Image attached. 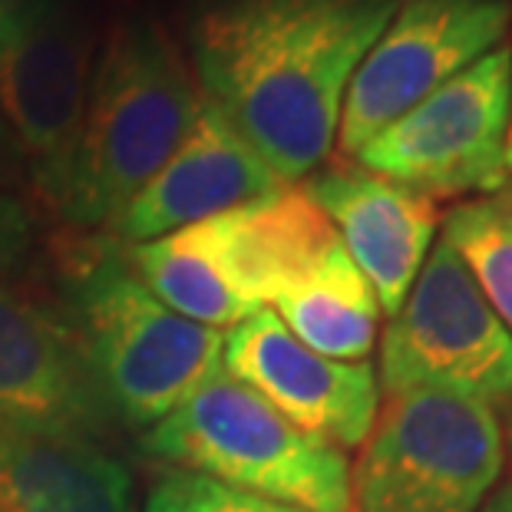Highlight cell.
Returning <instances> with one entry per match:
<instances>
[{"label": "cell", "mask_w": 512, "mask_h": 512, "mask_svg": "<svg viewBox=\"0 0 512 512\" xmlns=\"http://www.w3.org/2000/svg\"><path fill=\"white\" fill-rule=\"evenodd\" d=\"M0 512H133V476L100 443L0 427Z\"/></svg>", "instance_id": "14"}, {"label": "cell", "mask_w": 512, "mask_h": 512, "mask_svg": "<svg viewBox=\"0 0 512 512\" xmlns=\"http://www.w3.org/2000/svg\"><path fill=\"white\" fill-rule=\"evenodd\" d=\"M34 252V219L27 205L0 189V281L14 278Z\"/></svg>", "instance_id": "19"}, {"label": "cell", "mask_w": 512, "mask_h": 512, "mask_svg": "<svg viewBox=\"0 0 512 512\" xmlns=\"http://www.w3.org/2000/svg\"><path fill=\"white\" fill-rule=\"evenodd\" d=\"M499 199L512 205V110H509V126H506V146H503V189Z\"/></svg>", "instance_id": "23"}, {"label": "cell", "mask_w": 512, "mask_h": 512, "mask_svg": "<svg viewBox=\"0 0 512 512\" xmlns=\"http://www.w3.org/2000/svg\"><path fill=\"white\" fill-rule=\"evenodd\" d=\"M169 483L189 512H301V509L271 503V499L238 493V489H228L222 483H215V479H205L195 473H169Z\"/></svg>", "instance_id": "18"}, {"label": "cell", "mask_w": 512, "mask_h": 512, "mask_svg": "<svg viewBox=\"0 0 512 512\" xmlns=\"http://www.w3.org/2000/svg\"><path fill=\"white\" fill-rule=\"evenodd\" d=\"M304 192L328 215L347 255L374 288L380 311L394 318L443 222L437 199L367 172L357 162H334L311 172Z\"/></svg>", "instance_id": "12"}, {"label": "cell", "mask_w": 512, "mask_h": 512, "mask_svg": "<svg viewBox=\"0 0 512 512\" xmlns=\"http://www.w3.org/2000/svg\"><path fill=\"white\" fill-rule=\"evenodd\" d=\"M30 0H0V47L10 40V34L17 30L20 17L27 14Z\"/></svg>", "instance_id": "22"}, {"label": "cell", "mask_w": 512, "mask_h": 512, "mask_svg": "<svg viewBox=\"0 0 512 512\" xmlns=\"http://www.w3.org/2000/svg\"><path fill=\"white\" fill-rule=\"evenodd\" d=\"M440 238L463 258L476 288L512 334V205L499 195L453 205L443 215Z\"/></svg>", "instance_id": "17"}, {"label": "cell", "mask_w": 512, "mask_h": 512, "mask_svg": "<svg viewBox=\"0 0 512 512\" xmlns=\"http://www.w3.org/2000/svg\"><path fill=\"white\" fill-rule=\"evenodd\" d=\"M0 427L100 443L116 417L70 314L0 281Z\"/></svg>", "instance_id": "10"}, {"label": "cell", "mask_w": 512, "mask_h": 512, "mask_svg": "<svg viewBox=\"0 0 512 512\" xmlns=\"http://www.w3.org/2000/svg\"><path fill=\"white\" fill-rule=\"evenodd\" d=\"M222 370L255 390L301 433L337 450L364 446L380 407L377 370L367 361H331L304 347L275 311L261 308L228 328Z\"/></svg>", "instance_id": "11"}, {"label": "cell", "mask_w": 512, "mask_h": 512, "mask_svg": "<svg viewBox=\"0 0 512 512\" xmlns=\"http://www.w3.org/2000/svg\"><path fill=\"white\" fill-rule=\"evenodd\" d=\"M400 0H215L189 50L199 93L291 185L324 166L357 67Z\"/></svg>", "instance_id": "1"}, {"label": "cell", "mask_w": 512, "mask_h": 512, "mask_svg": "<svg viewBox=\"0 0 512 512\" xmlns=\"http://www.w3.org/2000/svg\"><path fill=\"white\" fill-rule=\"evenodd\" d=\"M143 512H189V509L182 506V499H179L176 489H172L169 476H162L159 483L149 489Z\"/></svg>", "instance_id": "21"}, {"label": "cell", "mask_w": 512, "mask_h": 512, "mask_svg": "<svg viewBox=\"0 0 512 512\" xmlns=\"http://www.w3.org/2000/svg\"><path fill=\"white\" fill-rule=\"evenodd\" d=\"M126 261L166 308L202 328H235L255 314L228 275L209 219L143 245H126Z\"/></svg>", "instance_id": "16"}, {"label": "cell", "mask_w": 512, "mask_h": 512, "mask_svg": "<svg viewBox=\"0 0 512 512\" xmlns=\"http://www.w3.org/2000/svg\"><path fill=\"white\" fill-rule=\"evenodd\" d=\"M90 34L53 0H30L0 47V113L40 202L60 215L90 96Z\"/></svg>", "instance_id": "9"}, {"label": "cell", "mask_w": 512, "mask_h": 512, "mask_svg": "<svg viewBox=\"0 0 512 512\" xmlns=\"http://www.w3.org/2000/svg\"><path fill=\"white\" fill-rule=\"evenodd\" d=\"M476 512H512V483H499Z\"/></svg>", "instance_id": "24"}, {"label": "cell", "mask_w": 512, "mask_h": 512, "mask_svg": "<svg viewBox=\"0 0 512 512\" xmlns=\"http://www.w3.org/2000/svg\"><path fill=\"white\" fill-rule=\"evenodd\" d=\"M377 384L387 397L450 390L493 410L512 403V334L443 238L387 324Z\"/></svg>", "instance_id": "6"}, {"label": "cell", "mask_w": 512, "mask_h": 512, "mask_svg": "<svg viewBox=\"0 0 512 512\" xmlns=\"http://www.w3.org/2000/svg\"><path fill=\"white\" fill-rule=\"evenodd\" d=\"M275 314L304 347L331 361H367L380 328L370 281L337 242L275 298Z\"/></svg>", "instance_id": "15"}, {"label": "cell", "mask_w": 512, "mask_h": 512, "mask_svg": "<svg viewBox=\"0 0 512 512\" xmlns=\"http://www.w3.org/2000/svg\"><path fill=\"white\" fill-rule=\"evenodd\" d=\"M63 311L123 427H156L222 374L225 334L166 308L116 245L70 265Z\"/></svg>", "instance_id": "3"}, {"label": "cell", "mask_w": 512, "mask_h": 512, "mask_svg": "<svg viewBox=\"0 0 512 512\" xmlns=\"http://www.w3.org/2000/svg\"><path fill=\"white\" fill-rule=\"evenodd\" d=\"M143 450L182 473L301 512H351V466L225 370L143 433Z\"/></svg>", "instance_id": "4"}, {"label": "cell", "mask_w": 512, "mask_h": 512, "mask_svg": "<svg viewBox=\"0 0 512 512\" xmlns=\"http://www.w3.org/2000/svg\"><path fill=\"white\" fill-rule=\"evenodd\" d=\"M512 110V40L394 119L354 162L430 199L499 195Z\"/></svg>", "instance_id": "7"}, {"label": "cell", "mask_w": 512, "mask_h": 512, "mask_svg": "<svg viewBox=\"0 0 512 512\" xmlns=\"http://www.w3.org/2000/svg\"><path fill=\"white\" fill-rule=\"evenodd\" d=\"M27 185V166L20 156V146L10 133L4 113H0V189H24Z\"/></svg>", "instance_id": "20"}, {"label": "cell", "mask_w": 512, "mask_h": 512, "mask_svg": "<svg viewBox=\"0 0 512 512\" xmlns=\"http://www.w3.org/2000/svg\"><path fill=\"white\" fill-rule=\"evenodd\" d=\"M506 466L503 423L450 390H403L377 407L351 479L357 512H476Z\"/></svg>", "instance_id": "5"}, {"label": "cell", "mask_w": 512, "mask_h": 512, "mask_svg": "<svg viewBox=\"0 0 512 512\" xmlns=\"http://www.w3.org/2000/svg\"><path fill=\"white\" fill-rule=\"evenodd\" d=\"M199 106V83L166 30L152 20L116 27L93 63L60 219L76 228H113L179 149Z\"/></svg>", "instance_id": "2"}, {"label": "cell", "mask_w": 512, "mask_h": 512, "mask_svg": "<svg viewBox=\"0 0 512 512\" xmlns=\"http://www.w3.org/2000/svg\"><path fill=\"white\" fill-rule=\"evenodd\" d=\"M281 185L285 182L268 169V162L202 96L199 116L179 149L119 215L113 235L123 245H143L176 228L242 209Z\"/></svg>", "instance_id": "13"}, {"label": "cell", "mask_w": 512, "mask_h": 512, "mask_svg": "<svg viewBox=\"0 0 512 512\" xmlns=\"http://www.w3.org/2000/svg\"><path fill=\"white\" fill-rule=\"evenodd\" d=\"M503 443H506V453H509V463H512V403H509V417H506V427H503Z\"/></svg>", "instance_id": "25"}, {"label": "cell", "mask_w": 512, "mask_h": 512, "mask_svg": "<svg viewBox=\"0 0 512 512\" xmlns=\"http://www.w3.org/2000/svg\"><path fill=\"white\" fill-rule=\"evenodd\" d=\"M512 0H400L347 86L337 156L354 159L380 129L509 40Z\"/></svg>", "instance_id": "8"}]
</instances>
